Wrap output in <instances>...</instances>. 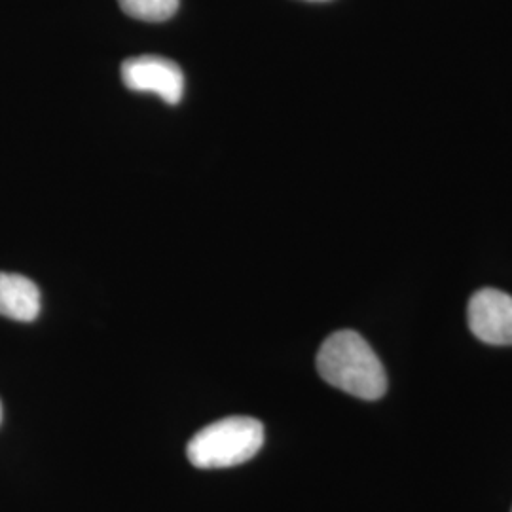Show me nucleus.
I'll return each instance as SVG.
<instances>
[{
	"mask_svg": "<svg viewBox=\"0 0 512 512\" xmlns=\"http://www.w3.org/2000/svg\"><path fill=\"white\" fill-rule=\"evenodd\" d=\"M40 313V291L25 275L0 272V315L31 323Z\"/></svg>",
	"mask_w": 512,
	"mask_h": 512,
	"instance_id": "nucleus-5",
	"label": "nucleus"
},
{
	"mask_svg": "<svg viewBox=\"0 0 512 512\" xmlns=\"http://www.w3.org/2000/svg\"><path fill=\"white\" fill-rule=\"evenodd\" d=\"M0 421H2V404H0Z\"/></svg>",
	"mask_w": 512,
	"mask_h": 512,
	"instance_id": "nucleus-7",
	"label": "nucleus"
},
{
	"mask_svg": "<svg viewBox=\"0 0 512 512\" xmlns=\"http://www.w3.org/2000/svg\"><path fill=\"white\" fill-rule=\"evenodd\" d=\"M317 370L327 384L363 401H378L387 391L382 361L355 330L330 334L317 353Z\"/></svg>",
	"mask_w": 512,
	"mask_h": 512,
	"instance_id": "nucleus-1",
	"label": "nucleus"
},
{
	"mask_svg": "<svg viewBox=\"0 0 512 512\" xmlns=\"http://www.w3.org/2000/svg\"><path fill=\"white\" fill-rule=\"evenodd\" d=\"M122 80L131 92L154 93L167 105L183 99L184 74L181 67L160 55H139L124 61Z\"/></svg>",
	"mask_w": 512,
	"mask_h": 512,
	"instance_id": "nucleus-3",
	"label": "nucleus"
},
{
	"mask_svg": "<svg viewBox=\"0 0 512 512\" xmlns=\"http://www.w3.org/2000/svg\"><path fill=\"white\" fill-rule=\"evenodd\" d=\"M129 18L160 23L175 16L179 0H118Z\"/></svg>",
	"mask_w": 512,
	"mask_h": 512,
	"instance_id": "nucleus-6",
	"label": "nucleus"
},
{
	"mask_svg": "<svg viewBox=\"0 0 512 512\" xmlns=\"http://www.w3.org/2000/svg\"><path fill=\"white\" fill-rule=\"evenodd\" d=\"M469 327L490 346H512V296L497 289H482L469 302Z\"/></svg>",
	"mask_w": 512,
	"mask_h": 512,
	"instance_id": "nucleus-4",
	"label": "nucleus"
},
{
	"mask_svg": "<svg viewBox=\"0 0 512 512\" xmlns=\"http://www.w3.org/2000/svg\"><path fill=\"white\" fill-rule=\"evenodd\" d=\"M264 444V427L247 416H232L213 421L196 433L186 456L198 469H226L255 458Z\"/></svg>",
	"mask_w": 512,
	"mask_h": 512,
	"instance_id": "nucleus-2",
	"label": "nucleus"
},
{
	"mask_svg": "<svg viewBox=\"0 0 512 512\" xmlns=\"http://www.w3.org/2000/svg\"><path fill=\"white\" fill-rule=\"evenodd\" d=\"M313 2H325V0H313Z\"/></svg>",
	"mask_w": 512,
	"mask_h": 512,
	"instance_id": "nucleus-8",
	"label": "nucleus"
}]
</instances>
